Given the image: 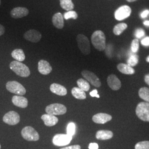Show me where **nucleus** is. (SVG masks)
<instances>
[{"label": "nucleus", "mask_w": 149, "mask_h": 149, "mask_svg": "<svg viewBox=\"0 0 149 149\" xmlns=\"http://www.w3.org/2000/svg\"><path fill=\"white\" fill-rule=\"evenodd\" d=\"M91 42L93 47L98 51H103L106 48V38L102 31H96L92 34Z\"/></svg>", "instance_id": "obj_1"}, {"label": "nucleus", "mask_w": 149, "mask_h": 149, "mask_svg": "<svg viewBox=\"0 0 149 149\" xmlns=\"http://www.w3.org/2000/svg\"><path fill=\"white\" fill-rule=\"evenodd\" d=\"M10 68L16 74L22 77H27L31 74L29 68L21 62L13 61L10 64Z\"/></svg>", "instance_id": "obj_2"}, {"label": "nucleus", "mask_w": 149, "mask_h": 149, "mask_svg": "<svg viewBox=\"0 0 149 149\" xmlns=\"http://www.w3.org/2000/svg\"><path fill=\"white\" fill-rule=\"evenodd\" d=\"M135 112L140 120L149 122V103L145 102L139 103L136 108Z\"/></svg>", "instance_id": "obj_3"}, {"label": "nucleus", "mask_w": 149, "mask_h": 149, "mask_svg": "<svg viewBox=\"0 0 149 149\" xmlns=\"http://www.w3.org/2000/svg\"><path fill=\"white\" fill-rule=\"evenodd\" d=\"M78 47L84 55H88L91 53L90 43L88 38L82 34H79L76 38Z\"/></svg>", "instance_id": "obj_4"}, {"label": "nucleus", "mask_w": 149, "mask_h": 149, "mask_svg": "<svg viewBox=\"0 0 149 149\" xmlns=\"http://www.w3.org/2000/svg\"><path fill=\"white\" fill-rule=\"evenodd\" d=\"M6 87L9 92L18 96H23L26 93V88L20 83L16 81H8L6 84Z\"/></svg>", "instance_id": "obj_5"}, {"label": "nucleus", "mask_w": 149, "mask_h": 149, "mask_svg": "<svg viewBox=\"0 0 149 149\" xmlns=\"http://www.w3.org/2000/svg\"><path fill=\"white\" fill-rule=\"evenodd\" d=\"M45 112L47 114L53 116L63 115L67 112V108L60 103H53L45 108Z\"/></svg>", "instance_id": "obj_6"}, {"label": "nucleus", "mask_w": 149, "mask_h": 149, "mask_svg": "<svg viewBox=\"0 0 149 149\" xmlns=\"http://www.w3.org/2000/svg\"><path fill=\"white\" fill-rule=\"evenodd\" d=\"M21 135L22 137L29 141H36L39 139V135L37 132L34 128L27 126L22 130Z\"/></svg>", "instance_id": "obj_7"}, {"label": "nucleus", "mask_w": 149, "mask_h": 149, "mask_svg": "<svg viewBox=\"0 0 149 149\" xmlns=\"http://www.w3.org/2000/svg\"><path fill=\"white\" fill-rule=\"evenodd\" d=\"M72 139V137L68 134H58L53 139L54 145L58 146H63L69 145Z\"/></svg>", "instance_id": "obj_8"}, {"label": "nucleus", "mask_w": 149, "mask_h": 149, "mask_svg": "<svg viewBox=\"0 0 149 149\" xmlns=\"http://www.w3.org/2000/svg\"><path fill=\"white\" fill-rule=\"evenodd\" d=\"M81 74L86 80L88 81L93 86L97 88L101 86V82L100 79L93 72L88 70H83L81 72Z\"/></svg>", "instance_id": "obj_9"}, {"label": "nucleus", "mask_w": 149, "mask_h": 149, "mask_svg": "<svg viewBox=\"0 0 149 149\" xmlns=\"http://www.w3.org/2000/svg\"><path fill=\"white\" fill-rule=\"evenodd\" d=\"M132 13L131 8L127 5L120 7L114 13L115 18L118 21H122L129 17Z\"/></svg>", "instance_id": "obj_10"}, {"label": "nucleus", "mask_w": 149, "mask_h": 149, "mask_svg": "<svg viewBox=\"0 0 149 149\" xmlns=\"http://www.w3.org/2000/svg\"><path fill=\"white\" fill-rule=\"evenodd\" d=\"M3 121L8 125H15L20 122V116L17 112L10 111L3 116Z\"/></svg>", "instance_id": "obj_11"}, {"label": "nucleus", "mask_w": 149, "mask_h": 149, "mask_svg": "<svg viewBox=\"0 0 149 149\" xmlns=\"http://www.w3.org/2000/svg\"><path fill=\"white\" fill-rule=\"evenodd\" d=\"M41 33L35 29H31L26 32L24 34V38L28 41L32 43H38L42 39Z\"/></svg>", "instance_id": "obj_12"}, {"label": "nucleus", "mask_w": 149, "mask_h": 149, "mask_svg": "<svg viewBox=\"0 0 149 149\" xmlns=\"http://www.w3.org/2000/svg\"><path fill=\"white\" fill-rule=\"evenodd\" d=\"M107 81L108 85L109 86V87L112 90H119L122 86V83L120 81L115 74H111L108 76Z\"/></svg>", "instance_id": "obj_13"}, {"label": "nucleus", "mask_w": 149, "mask_h": 149, "mask_svg": "<svg viewBox=\"0 0 149 149\" xmlns=\"http://www.w3.org/2000/svg\"><path fill=\"white\" fill-rule=\"evenodd\" d=\"M29 14V11L27 8L18 7L14 8L11 11L10 15L11 17L15 19L21 18L27 16Z\"/></svg>", "instance_id": "obj_14"}, {"label": "nucleus", "mask_w": 149, "mask_h": 149, "mask_svg": "<svg viewBox=\"0 0 149 149\" xmlns=\"http://www.w3.org/2000/svg\"><path fill=\"white\" fill-rule=\"evenodd\" d=\"M112 117L106 113H100L94 115L92 117V120L93 122L100 124H104L108 122H109L112 120Z\"/></svg>", "instance_id": "obj_15"}, {"label": "nucleus", "mask_w": 149, "mask_h": 149, "mask_svg": "<svg viewBox=\"0 0 149 149\" xmlns=\"http://www.w3.org/2000/svg\"><path fill=\"white\" fill-rule=\"evenodd\" d=\"M38 69L41 74L47 75L52 72V67L47 61L40 60L38 63Z\"/></svg>", "instance_id": "obj_16"}, {"label": "nucleus", "mask_w": 149, "mask_h": 149, "mask_svg": "<svg viewBox=\"0 0 149 149\" xmlns=\"http://www.w3.org/2000/svg\"><path fill=\"white\" fill-rule=\"evenodd\" d=\"M12 101L15 106L22 108H26L28 104V101L27 98L22 96H13Z\"/></svg>", "instance_id": "obj_17"}, {"label": "nucleus", "mask_w": 149, "mask_h": 149, "mask_svg": "<svg viewBox=\"0 0 149 149\" xmlns=\"http://www.w3.org/2000/svg\"><path fill=\"white\" fill-rule=\"evenodd\" d=\"M41 119L43 120L44 124L47 127H53L59 121L58 118L53 115L45 114L42 116Z\"/></svg>", "instance_id": "obj_18"}, {"label": "nucleus", "mask_w": 149, "mask_h": 149, "mask_svg": "<svg viewBox=\"0 0 149 149\" xmlns=\"http://www.w3.org/2000/svg\"><path fill=\"white\" fill-rule=\"evenodd\" d=\"M50 90L53 93L60 96H65L68 93L66 88L64 86L55 83L50 85Z\"/></svg>", "instance_id": "obj_19"}, {"label": "nucleus", "mask_w": 149, "mask_h": 149, "mask_svg": "<svg viewBox=\"0 0 149 149\" xmlns=\"http://www.w3.org/2000/svg\"><path fill=\"white\" fill-rule=\"evenodd\" d=\"M52 22L54 26L58 29H62L64 26V17L63 15L60 13H55L52 18Z\"/></svg>", "instance_id": "obj_20"}, {"label": "nucleus", "mask_w": 149, "mask_h": 149, "mask_svg": "<svg viewBox=\"0 0 149 149\" xmlns=\"http://www.w3.org/2000/svg\"><path fill=\"white\" fill-rule=\"evenodd\" d=\"M113 136V133L112 131L106 130H98L96 134V138L100 140H106L112 139Z\"/></svg>", "instance_id": "obj_21"}, {"label": "nucleus", "mask_w": 149, "mask_h": 149, "mask_svg": "<svg viewBox=\"0 0 149 149\" xmlns=\"http://www.w3.org/2000/svg\"><path fill=\"white\" fill-rule=\"evenodd\" d=\"M117 69L123 74H133L135 73V70L128 64L120 63L117 65Z\"/></svg>", "instance_id": "obj_22"}, {"label": "nucleus", "mask_w": 149, "mask_h": 149, "mask_svg": "<svg viewBox=\"0 0 149 149\" xmlns=\"http://www.w3.org/2000/svg\"><path fill=\"white\" fill-rule=\"evenodd\" d=\"M11 56L16 61L22 62L26 59V56L23 50L21 49H15L11 53Z\"/></svg>", "instance_id": "obj_23"}, {"label": "nucleus", "mask_w": 149, "mask_h": 149, "mask_svg": "<svg viewBox=\"0 0 149 149\" xmlns=\"http://www.w3.org/2000/svg\"><path fill=\"white\" fill-rule=\"evenodd\" d=\"M71 93L75 98L78 100H85L86 98V94L84 91L79 87H74L71 90Z\"/></svg>", "instance_id": "obj_24"}, {"label": "nucleus", "mask_w": 149, "mask_h": 149, "mask_svg": "<svg viewBox=\"0 0 149 149\" xmlns=\"http://www.w3.org/2000/svg\"><path fill=\"white\" fill-rule=\"evenodd\" d=\"M60 4L61 8L66 11H72L74 8L72 0H60Z\"/></svg>", "instance_id": "obj_25"}, {"label": "nucleus", "mask_w": 149, "mask_h": 149, "mask_svg": "<svg viewBox=\"0 0 149 149\" xmlns=\"http://www.w3.org/2000/svg\"><path fill=\"white\" fill-rule=\"evenodd\" d=\"M128 27V25L124 23H120L115 26L114 27L113 32L116 36H120Z\"/></svg>", "instance_id": "obj_26"}, {"label": "nucleus", "mask_w": 149, "mask_h": 149, "mask_svg": "<svg viewBox=\"0 0 149 149\" xmlns=\"http://www.w3.org/2000/svg\"><path fill=\"white\" fill-rule=\"evenodd\" d=\"M139 96L145 101L149 103V88L142 87L139 91Z\"/></svg>", "instance_id": "obj_27"}, {"label": "nucleus", "mask_w": 149, "mask_h": 149, "mask_svg": "<svg viewBox=\"0 0 149 149\" xmlns=\"http://www.w3.org/2000/svg\"><path fill=\"white\" fill-rule=\"evenodd\" d=\"M77 84L79 86V88L85 92L88 91L90 88V85L88 82L84 79H79L77 81Z\"/></svg>", "instance_id": "obj_28"}, {"label": "nucleus", "mask_w": 149, "mask_h": 149, "mask_svg": "<svg viewBox=\"0 0 149 149\" xmlns=\"http://www.w3.org/2000/svg\"><path fill=\"white\" fill-rule=\"evenodd\" d=\"M138 55L136 54H134L132 55L129 59H128L127 63H128V65H129L131 67H133L136 66L139 62Z\"/></svg>", "instance_id": "obj_29"}, {"label": "nucleus", "mask_w": 149, "mask_h": 149, "mask_svg": "<svg viewBox=\"0 0 149 149\" xmlns=\"http://www.w3.org/2000/svg\"><path fill=\"white\" fill-rule=\"evenodd\" d=\"M64 18L66 20H68L69 19H76L78 18V15L76 13V12L74 11H67L64 13Z\"/></svg>", "instance_id": "obj_30"}, {"label": "nucleus", "mask_w": 149, "mask_h": 149, "mask_svg": "<svg viewBox=\"0 0 149 149\" xmlns=\"http://www.w3.org/2000/svg\"><path fill=\"white\" fill-rule=\"evenodd\" d=\"M67 134L71 136H73L76 132V125L74 123L70 122L67 126Z\"/></svg>", "instance_id": "obj_31"}, {"label": "nucleus", "mask_w": 149, "mask_h": 149, "mask_svg": "<svg viewBox=\"0 0 149 149\" xmlns=\"http://www.w3.org/2000/svg\"><path fill=\"white\" fill-rule=\"evenodd\" d=\"M135 149H149V141L139 142L135 145Z\"/></svg>", "instance_id": "obj_32"}, {"label": "nucleus", "mask_w": 149, "mask_h": 149, "mask_svg": "<svg viewBox=\"0 0 149 149\" xmlns=\"http://www.w3.org/2000/svg\"><path fill=\"white\" fill-rule=\"evenodd\" d=\"M139 48V41L138 39H134L131 44V49L133 53H136Z\"/></svg>", "instance_id": "obj_33"}, {"label": "nucleus", "mask_w": 149, "mask_h": 149, "mask_svg": "<svg viewBox=\"0 0 149 149\" xmlns=\"http://www.w3.org/2000/svg\"><path fill=\"white\" fill-rule=\"evenodd\" d=\"M145 34V32L144 31V29H143L142 28H139L135 32V37L138 39H140L144 37Z\"/></svg>", "instance_id": "obj_34"}, {"label": "nucleus", "mask_w": 149, "mask_h": 149, "mask_svg": "<svg viewBox=\"0 0 149 149\" xmlns=\"http://www.w3.org/2000/svg\"><path fill=\"white\" fill-rule=\"evenodd\" d=\"M141 44L144 46H146V47L149 46V37H146L144 38L141 40Z\"/></svg>", "instance_id": "obj_35"}, {"label": "nucleus", "mask_w": 149, "mask_h": 149, "mask_svg": "<svg viewBox=\"0 0 149 149\" xmlns=\"http://www.w3.org/2000/svg\"><path fill=\"white\" fill-rule=\"evenodd\" d=\"M60 149H81V146L79 145H72L68 147H65L63 148H61Z\"/></svg>", "instance_id": "obj_36"}, {"label": "nucleus", "mask_w": 149, "mask_h": 149, "mask_svg": "<svg viewBox=\"0 0 149 149\" xmlns=\"http://www.w3.org/2000/svg\"><path fill=\"white\" fill-rule=\"evenodd\" d=\"M90 95L91 97H97V98H100V96L98 94V91L97 90H94L92 91V92H91L90 93Z\"/></svg>", "instance_id": "obj_37"}, {"label": "nucleus", "mask_w": 149, "mask_h": 149, "mask_svg": "<svg viewBox=\"0 0 149 149\" xmlns=\"http://www.w3.org/2000/svg\"><path fill=\"white\" fill-rule=\"evenodd\" d=\"M98 148H99L98 145L97 143H90L88 146V149H98Z\"/></svg>", "instance_id": "obj_38"}, {"label": "nucleus", "mask_w": 149, "mask_h": 149, "mask_svg": "<svg viewBox=\"0 0 149 149\" xmlns=\"http://www.w3.org/2000/svg\"><path fill=\"white\" fill-rule=\"evenodd\" d=\"M149 15V10H146L145 11H143L141 14V17L143 18H146L147 16H148Z\"/></svg>", "instance_id": "obj_39"}, {"label": "nucleus", "mask_w": 149, "mask_h": 149, "mask_svg": "<svg viewBox=\"0 0 149 149\" xmlns=\"http://www.w3.org/2000/svg\"><path fill=\"white\" fill-rule=\"evenodd\" d=\"M5 32V28L2 24H0V36H2Z\"/></svg>", "instance_id": "obj_40"}, {"label": "nucleus", "mask_w": 149, "mask_h": 149, "mask_svg": "<svg viewBox=\"0 0 149 149\" xmlns=\"http://www.w3.org/2000/svg\"><path fill=\"white\" fill-rule=\"evenodd\" d=\"M144 80L145 83L149 86V74H146L145 76Z\"/></svg>", "instance_id": "obj_41"}, {"label": "nucleus", "mask_w": 149, "mask_h": 149, "mask_svg": "<svg viewBox=\"0 0 149 149\" xmlns=\"http://www.w3.org/2000/svg\"><path fill=\"white\" fill-rule=\"evenodd\" d=\"M144 25L145 26H149V21H145L144 22Z\"/></svg>", "instance_id": "obj_42"}, {"label": "nucleus", "mask_w": 149, "mask_h": 149, "mask_svg": "<svg viewBox=\"0 0 149 149\" xmlns=\"http://www.w3.org/2000/svg\"><path fill=\"white\" fill-rule=\"evenodd\" d=\"M128 2H134V1H137V0H127Z\"/></svg>", "instance_id": "obj_43"}, {"label": "nucleus", "mask_w": 149, "mask_h": 149, "mask_svg": "<svg viewBox=\"0 0 149 149\" xmlns=\"http://www.w3.org/2000/svg\"><path fill=\"white\" fill-rule=\"evenodd\" d=\"M146 61L148 62V63H149V55L146 58Z\"/></svg>", "instance_id": "obj_44"}, {"label": "nucleus", "mask_w": 149, "mask_h": 149, "mask_svg": "<svg viewBox=\"0 0 149 149\" xmlns=\"http://www.w3.org/2000/svg\"><path fill=\"white\" fill-rule=\"evenodd\" d=\"M1 0H0V5H1Z\"/></svg>", "instance_id": "obj_45"}, {"label": "nucleus", "mask_w": 149, "mask_h": 149, "mask_svg": "<svg viewBox=\"0 0 149 149\" xmlns=\"http://www.w3.org/2000/svg\"><path fill=\"white\" fill-rule=\"evenodd\" d=\"M1 148V144H0V149Z\"/></svg>", "instance_id": "obj_46"}]
</instances>
